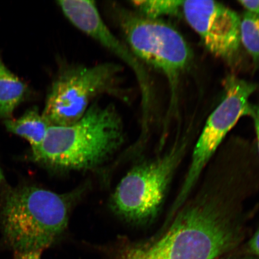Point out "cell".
I'll use <instances>...</instances> for the list:
<instances>
[{
    "instance_id": "5",
    "label": "cell",
    "mask_w": 259,
    "mask_h": 259,
    "mask_svg": "<svg viewBox=\"0 0 259 259\" xmlns=\"http://www.w3.org/2000/svg\"><path fill=\"white\" fill-rule=\"evenodd\" d=\"M112 10L133 53L172 82L191 59L190 48L182 35L161 19L148 18L117 5Z\"/></svg>"
},
{
    "instance_id": "6",
    "label": "cell",
    "mask_w": 259,
    "mask_h": 259,
    "mask_svg": "<svg viewBox=\"0 0 259 259\" xmlns=\"http://www.w3.org/2000/svg\"><path fill=\"white\" fill-rule=\"evenodd\" d=\"M184 151L183 146L174 148L163 156L139 164L130 170L113 194V210L135 224L154 219Z\"/></svg>"
},
{
    "instance_id": "15",
    "label": "cell",
    "mask_w": 259,
    "mask_h": 259,
    "mask_svg": "<svg viewBox=\"0 0 259 259\" xmlns=\"http://www.w3.org/2000/svg\"><path fill=\"white\" fill-rule=\"evenodd\" d=\"M249 115L251 116L254 121L255 133H256L258 149L259 151V107L250 105V113Z\"/></svg>"
},
{
    "instance_id": "16",
    "label": "cell",
    "mask_w": 259,
    "mask_h": 259,
    "mask_svg": "<svg viewBox=\"0 0 259 259\" xmlns=\"http://www.w3.org/2000/svg\"><path fill=\"white\" fill-rule=\"evenodd\" d=\"M240 4L248 13L254 15H259V0L258 1H239Z\"/></svg>"
},
{
    "instance_id": "17",
    "label": "cell",
    "mask_w": 259,
    "mask_h": 259,
    "mask_svg": "<svg viewBox=\"0 0 259 259\" xmlns=\"http://www.w3.org/2000/svg\"><path fill=\"white\" fill-rule=\"evenodd\" d=\"M249 247L251 252L259 256V229L250 239Z\"/></svg>"
},
{
    "instance_id": "10",
    "label": "cell",
    "mask_w": 259,
    "mask_h": 259,
    "mask_svg": "<svg viewBox=\"0 0 259 259\" xmlns=\"http://www.w3.org/2000/svg\"><path fill=\"white\" fill-rule=\"evenodd\" d=\"M6 128L12 134L24 138L30 143L32 152L41 145L51 126L37 108H31L17 119H6Z\"/></svg>"
},
{
    "instance_id": "18",
    "label": "cell",
    "mask_w": 259,
    "mask_h": 259,
    "mask_svg": "<svg viewBox=\"0 0 259 259\" xmlns=\"http://www.w3.org/2000/svg\"><path fill=\"white\" fill-rule=\"evenodd\" d=\"M1 180H2V174H1V172H0V183H1Z\"/></svg>"
},
{
    "instance_id": "13",
    "label": "cell",
    "mask_w": 259,
    "mask_h": 259,
    "mask_svg": "<svg viewBox=\"0 0 259 259\" xmlns=\"http://www.w3.org/2000/svg\"><path fill=\"white\" fill-rule=\"evenodd\" d=\"M241 41L255 63H259V15L246 12L241 19Z\"/></svg>"
},
{
    "instance_id": "7",
    "label": "cell",
    "mask_w": 259,
    "mask_h": 259,
    "mask_svg": "<svg viewBox=\"0 0 259 259\" xmlns=\"http://www.w3.org/2000/svg\"><path fill=\"white\" fill-rule=\"evenodd\" d=\"M256 89L254 83L237 77H229L225 82V96L207 120L194 147L192 160L175 206L186 201L200 174L223 139L244 115H249V99Z\"/></svg>"
},
{
    "instance_id": "14",
    "label": "cell",
    "mask_w": 259,
    "mask_h": 259,
    "mask_svg": "<svg viewBox=\"0 0 259 259\" xmlns=\"http://www.w3.org/2000/svg\"><path fill=\"white\" fill-rule=\"evenodd\" d=\"M42 251H15L14 259H41Z\"/></svg>"
},
{
    "instance_id": "1",
    "label": "cell",
    "mask_w": 259,
    "mask_h": 259,
    "mask_svg": "<svg viewBox=\"0 0 259 259\" xmlns=\"http://www.w3.org/2000/svg\"><path fill=\"white\" fill-rule=\"evenodd\" d=\"M231 197H197L154 241L124 246L111 259H214L240 239V213Z\"/></svg>"
},
{
    "instance_id": "12",
    "label": "cell",
    "mask_w": 259,
    "mask_h": 259,
    "mask_svg": "<svg viewBox=\"0 0 259 259\" xmlns=\"http://www.w3.org/2000/svg\"><path fill=\"white\" fill-rule=\"evenodd\" d=\"M183 2L171 0H138L132 3L139 14L148 18L160 19L162 16L178 14L182 9Z\"/></svg>"
},
{
    "instance_id": "9",
    "label": "cell",
    "mask_w": 259,
    "mask_h": 259,
    "mask_svg": "<svg viewBox=\"0 0 259 259\" xmlns=\"http://www.w3.org/2000/svg\"><path fill=\"white\" fill-rule=\"evenodd\" d=\"M188 23L197 32L213 56L232 61L240 48L241 18L219 2L197 0L183 2Z\"/></svg>"
},
{
    "instance_id": "4",
    "label": "cell",
    "mask_w": 259,
    "mask_h": 259,
    "mask_svg": "<svg viewBox=\"0 0 259 259\" xmlns=\"http://www.w3.org/2000/svg\"><path fill=\"white\" fill-rule=\"evenodd\" d=\"M120 65L73 64L63 67L49 91L42 115L53 126L79 120L97 97L109 95L125 98L120 86Z\"/></svg>"
},
{
    "instance_id": "3",
    "label": "cell",
    "mask_w": 259,
    "mask_h": 259,
    "mask_svg": "<svg viewBox=\"0 0 259 259\" xmlns=\"http://www.w3.org/2000/svg\"><path fill=\"white\" fill-rule=\"evenodd\" d=\"M70 208L66 196L41 188L9 190L1 213L6 242L15 251L43 252L66 228Z\"/></svg>"
},
{
    "instance_id": "11",
    "label": "cell",
    "mask_w": 259,
    "mask_h": 259,
    "mask_svg": "<svg viewBox=\"0 0 259 259\" xmlns=\"http://www.w3.org/2000/svg\"><path fill=\"white\" fill-rule=\"evenodd\" d=\"M26 86L9 70L0 58V116L11 118L13 112L24 100Z\"/></svg>"
},
{
    "instance_id": "8",
    "label": "cell",
    "mask_w": 259,
    "mask_h": 259,
    "mask_svg": "<svg viewBox=\"0 0 259 259\" xmlns=\"http://www.w3.org/2000/svg\"><path fill=\"white\" fill-rule=\"evenodd\" d=\"M61 11L71 24L117 56L135 74L141 93L144 122L150 109V86L144 64L128 45L119 39L105 23L95 2L86 0H61L57 2Z\"/></svg>"
},
{
    "instance_id": "2",
    "label": "cell",
    "mask_w": 259,
    "mask_h": 259,
    "mask_svg": "<svg viewBox=\"0 0 259 259\" xmlns=\"http://www.w3.org/2000/svg\"><path fill=\"white\" fill-rule=\"evenodd\" d=\"M124 137L122 118L115 106L95 102L74 124L50 126L32 157L57 169H92L114 154Z\"/></svg>"
}]
</instances>
